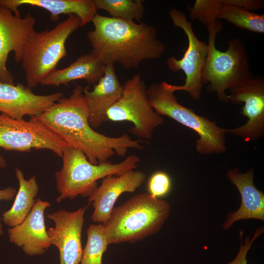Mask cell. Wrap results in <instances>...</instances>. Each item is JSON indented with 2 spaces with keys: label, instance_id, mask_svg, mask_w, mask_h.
I'll use <instances>...</instances> for the list:
<instances>
[{
  "label": "cell",
  "instance_id": "cell-16",
  "mask_svg": "<svg viewBox=\"0 0 264 264\" xmlns=\"http://www.w3.org/2000/svg\"><path fill=\"white\" fill-rule=\"evenodd\" d=\"M50 206L49 202L38 198L24 220L7 230L10 242L22 248L26 255L43 254L52 245L44 217L45 210Z\"/></svg>",
  "mask_w": 264,
  "mask_h": 264
},
{
  "label": "cell",
  "instance_id": "cell-18",
  "mask_svg": "<svg viewBox=\"0 0 264 264\" xmlns=\"http://www.w3.org/2000/svg\"><path fill=\"white\" fill-rule=\"evenodd\" d=\"M227 176L238 189L241 203L238 210L227 215L223 229H228L238 220L256 219L264 221V194L254 184L253 169L242 173L238 168L231 169Z\"/></svg>",
  "mask_w": 264,
  "mask_h": 264
},
{
  "label": "cell",
  "instance_id": "cell-10",
  "mask_svg": "<svg viewBox=\"0 0 264 264\" xmlns=\"http://www.w3.org/2000/svg\"><path fill=\"white\" fill-rule=\"evenodd\" d=\"M68 144L60 136L34 117L28 121L0 114V148L22 152L48 150L62 157Z\"/></svg>",
  "mask_w": 264,
  "mask_h": 264
},
{
  "label": "cell",
  "instance_id": "cell-30",
  "mask_svg": "<svg viewBox=\"0 0 264 264\" xmlns=\"http://www.w3.org/2000/svg\"><path fill=\"white\" fill-rule=\"evenodd\" d=\"M7 166V162L3 156L0 154V168H5Z\"/></svg>",
  "mask_w": 264,
  "mask_h": 264
},
{
  "label": "cell",
  "instance_id": "cell-14",
  "mask_svg": "<svg viewBox=\"0 0 264 264\" xmlns=\"http://www.w3.org/2000/svg\"><path fill=\"white\" fill-rule=\"evenodd\" d=\"M63 97L60 92L37 95L22 84L0 82V112L16 119L38 116Z\"/></svg>",
  "mask_w": 264,
  "mask_h": 264
},
{
  "label": "cell",
  "instance_id": "cell-24",
  "mask_svg": "<svg viewBox=\"0 0 264 264\" xmlns=\"http://www.w3.org/2000/svg\"><path fill=\"white\" fill-rule=\"evenodd\" d=\"M87 234V243L80 264H102L103 254L109 245L103 224H90Z\"/></svg>",
  "mask_w": 264,
  "mask_h": 264
},
{
  "label": "cell",
  "instance_id": "cell-25",
  "mask_svg": "<svg viewBox=\"0 0 264 264\" xmlns=\"http://www.w3.org/2000/svg\"><path fill=\"white\" fill-rule=\"evenodd\" d=\"M223 6L221 0H196L189 7L190 18L207 26L218 19Z\"/></svg>",
  "mask_w": 264,
  "mask_h": 264
},
{
  "label": "cell",
  "instance_id": "cell-21",
  "mask_svg": "<svg viewBox=\"0 0 264 264\" xmlns=\"http://www.w3.org/2000/svg\"><path fill=\"white\" fill-rule=\"evenodd\" d=\"M19 187L11 208L4 212L1 220L10 227L21 224L31 211L35 202L39 187L35 176L26 179L22 171L15 168Z\"/></svg>",
  "mask_w": 264,
  "mask_h": 264
},
{
  "label": "cell",
  "instance_id": "cell-8",
  "mask_svg": "<svg viewBox=\"0 0 264 264\" xmlns=\"http://www.w3.org/2000/svg\"><path fill=\"white\" fill-rule=\"evenodd\" d=\"M120 98L107 111L108 120L129 121L132 135L150 140L154 130L164 123L163 117L151 107L147 96L144 80L139 74L127 79L124 84Z\"/></svg>",
  "mask_w": 264,
  "mask_h": 264
},
{
  "label": "cell",
  "instance_id": "cell-13",
  "mask_svg": "<svg viewBox=\"0 0 264 264\" xmlns=\"http://www.w3.org/2000/svg\"><path fill=\"white\" fill-rule=\"evenodd\" d=\"M35 22L30 12L22 18L0 6V82L14 83V77L6 67L8 55L13 51L15 61L21 62L24 44L34 30Z\"/></svg>",
  "mask_w": 264,
  "mask_h": 264
},
{
  "label": "cell",
  "instance_id": "cell-29",
  "mask_svg": "<svg viewBox=\"0 0 264 264\" xmlns=\"http://www.w3.org/2000/svg\"><path fill=\"white\" fill-rule=\"evenodd\" d=\"M16 194V189L12 186H8L3 189H0V201H11L14 198ZM1 221V218H0V236L4 234Z\"/></svg>",
  "mask_w": 264,
  "mask_h": 264
},
{
  "label": "cell",
  "instance_id": "cell-17",
  "mask_svg": "<svg viewBox=\"0 0 264 264\" xmlns=\"http://www.w3.org/2000/svg\"><path fill=\"white\" fill-rule=\"evenodd\" d=\"M88 85L83 94L88 110V122L93 129L108 121V110L120 98L123 86L116 74L113 65H106L103 77L93 85L92 90Z\"/></svg>",
  "mask_w": 264,
  "mask_h": 264
},
{
  "label": "cell",
  "instance_id": "cell-15",
  "mask_svg": "<svg viewBox=\"0 0 264 264\" xmlns=\"http://www.w3.org/2000/svg\"><path fill=\"white\" fill-rule=\"evenodd\" d=\"M145 174L139 170H131L119 175H110L102 178L88 197V201L94 208L92 221L104 224L109 220L119 197L124 193H133L146 179Z\"/></svg>",
  "mask_w": 264,
  "mask_h": 264
},
{
  "label": "cell",
  "instance_id": "cell-2",
  "mask_svg": "<svg viewBox=\"0 0 264 264\" xmlns=\"http://www.w3.org/2000/svg\"><path fill=\"white\" fill-rule=\"evenodd\" d=\"M88 33L90 53L105 65L118 63L124 68H136L146 60L161 57L165 45L157 38L153 25L96 14Z\"/></svg>",
  "mask_w": 264,
  "mask_h": 264
},
{
  "label": "cell",
  "instance_id": "cell-9",
  "mask_svg": "<svg viewBox=\"0 0 264 264\" xmlns=\"http://www.w3.org/2000/svg\"><path fill=\"white\" fill-rule=\"evenodd\" d=\"M168 14L174 26L181 28L186 35L188 47L182 58L177 59L174 56L169 57L166 64L168 69L173 72L182 70L186 78L184 84L182 85H172L166 81L161 83L170 91L174 92L184 91L194 100H198L202 94L201 75L208 54V45L197 38L192 22L188 21L182 11L173 8Z\"/></svg>",
  "mask_w": 264,
  "mask_h": 264
},
{
  "label": "cell",
  "instance_id": "cell-7",
  "mask_svg": "<svg viewBox=\"0 0 264 264\" xmlns=\"http://www.w3.org/2000/svg\"><path fill=\"white\" fill-rule=\"evenodd\" d=\"M147 96L157 114L168 116L198 133L199 138L196 140V149L199 154H220L226 151L225 135L227 129L219 127L215 122L179 103L174 92L164 88L161 83L150 84L147 88Z\"/></svg>",
  "mask_w": 264,
  "mask_h": 264
},
{
  "label": "cell",
  "instance_id": "cell-12",
  "mask_svg": "<svg viewBox=\"0 0 264 264\" xmlns=\"http://www.w3.org/2000/svg\"><path fill=\"white\" fill-rule=\"evenodd\" d=\"M88 205L74 211L61 209L47 215L54 223L47 229L51 244L60 253V264H80L83 254L82 232Z\"/></svg>",
  "mask_w": 264,
  "mask_h": 264
},
{
  "label": "cell",
  "instance_id": "cell-11",
  "mask_svg": "<svg viewBox=\"0 0 264 264\" xmlns=\"http://www.w3.org/2000/svg\"><path fill=\"white\" fill-rule=\"evenodd\" d=\"M228 101L234 105L243 103L241 114L246 123L238 128L227 129V132L245 141L257 140L264 135V78L256 76L230 89Z\"/></svg>",
  "mask_w": 264,
  "mask_h": 264
},
{
  "label": "cell",
  "instance_id": "cell-4",
  "mask_svg": "<svg viewBox=\"0 0 264 264\" xmlns=\"http://www.w3.org/2000/svg\"><path fill=\"white\" fill-rule=\"evenodd\" d=\"M208 31V54L201 75L202 85H207L206 90L216 93L218 99L228 102L226 90L253 76L248 54L239 38L228 42L226 51L216 47V39L223 29V24L217 20L207 26Z\"/></svg>",
  "mask_w": 264,
  "mask_h": 264
},
{
  "label": "cell",
  "instance_id": "cell-6",
  "mask_svg": "<svg viewBox=\"0 0 264 264\" xmlns=\"http://www.w3.org/2000/svg\"><path fill=\"white\" fill-rule=\"evenodd\" d=\"M80 27L79 17L70 14L50 30H34L30 34L24 44L21 61L28 87L31 88L40 84L56 68L66 55V40Z\"/></svg>",
  "mask_w": 264,
  "mask_h": 264
},
{
  "label": "cell",
  "instance_id": "cell-3",
  "mask_svg": "<svg viewBox=\"0 0 264 264\" xmlns=\"http://www.w3.org/2000/svg\"><path fill=\"white\" fill-rule=\"evenodd\" d=\"M170 212L168 202L149 193L131 198L114 207L103 224L108 244L134 243L156 233Z\"/></svg>",
  "mask_w": 264,
  "mask_h": 264
},
{
  "label": "cell",
  "instance_id": "cell-23",
  "mask_svg": "<svg viewBox=\"0 0 264 264\" xmlns=\"http://www.w3.org/2000/svg\"><path fill=\"white\" fill-rule=\"evenodd\" d=\"M96 8L107 12L112 17L141 22L144 13L141 0H94Z\"/></svg>",
  "mask_w": 264,
  "mask_h": 264
},
{
  "label": "cell",
  "instance_id": "cell-19",
  "mask_svg": "<svg viewBox=\"0 0 264 264\" xmlns=\"http://www.w3.org/2000/svg\"><path fill=\"white\" fill-rule=\"evenodd\" d=\"M27 5L43 8L50 13L53 22L58 20L62 14H74L79 17L81 26L91 22L97 14L94 0H0V6L21 15L18 7Z\"/></svg>",
  "mask_w": 264,
  "mask_h": 264
},
{
  "label": "cell",
  "instance_id": "cell-26",
  "mask_svg": "<svg viewBox=\"0 0 264 264\" xmlns=\"http://www.w3.org/2000/svg\"><path fill=\"white\" fill-rule=\"evenodd\" d=\"M172 188V180L165 172L158 171L153 173L149 179L147 189L149 194L156 198L167 195Z\"/></svg>",
  "mask_w": 264,
  "mask_h": 264
},
{
  "label": "cell",
  "instance_id": "cell-5",
  "mask_svg": "<svg viewBox=\"0 0 264 264\" xmlns=\"http://www.w3.org/2000/svg\"><path fill=\"white\" fill-rule=\"evenodd\" d=\"M61 157L62 168L55 174L58 203L79 196L88 198L98 187V180L136 169L140 161L138 156L131 154L118 163L108 161L93 164L81 151L70 146L64 149Z\"/></svg>",
  "mask_w": 264,
  "mask_h": 264
},
{
  "label": "cell",
  "instance_id": "cell-22",
  "mask_svg": "<svg viewBox=\"0 0 264 264\" xmlns=\"http://www.w3.org/2000/svg\"><path fill=\"white\" fill-rule=\"evenodd\" d=\"M218 19L228 21L235 26L261 34L264 33V14H259L243 8L223 5Z\"/></svg>",
  "mask_w": 264,
  "mask_h": 264
},
{
  "label": "cell",
  "instance_id": "cell-1",
  "mask_svg": "<svg viewBox=\"0 0 264 264\" xmlns=\"http://www.w3.org/2000/svg\"><path fill=\"white\" fill-rule=\"evenodd\" d=\"M36 118L50 128L68 146L81 151L93 164L106 162L115 154L124 156L129 149L141 150L143 140L125 133L109 136L95 131L88 122L83 88L76 85L67 98L62 97Z\"/></svg>",
  "mask_w": 264,
  "mask_h": 264
},
{
  "label": "cell",
  "instance_id": "cell-28",
  "mask_svg": "<svg viewBox=\"0 0 264 264\" xmlns=\"http://www.w3.org/2000/svg\"><path fill=\"white\" fill-rule=\"evenodd\" d=\"M223 5H230L253 12L264 8L263 0H221Z\"/></svg>",
  "mask_w": 264,
  "mask_h": 264
},
{
  "label": "cell",
  "instance_id": "cell-27",
  "mask_svg": "<svg viewBox=\"0 0 264 264\" xmlns=\"http://www.w3.org/2000/svg\"><path fill=\"white\" fill-rule=\"evenodd\" d=\"M264 232V226L261 227L255 230L251 238L249 237H245L244 239V243H242L241 240V246L237 256L232 261L227 264H247V254L255 240Z\"/></svg>",
  "mask_w": 264,
  "mask_h": 264
},
{
  "label": "cell",
  "instance_id": "cell-20",
  "mask_svg": "<svg viewBox=\"0 0 264 264\" xmlns=\"http://www.w3.org/2000/svg\"><path fill=\"white\" fill-rule=\"evenodd\" d=\"M105 66L99 58L91 53L84 54L68 66L54 69L40 84L58 87L83 79L87 81L88 86L94 85L104 75Z\"/></svg>",
  "mask_w": 264,
  "mask_h": 264
}]
</instances>
